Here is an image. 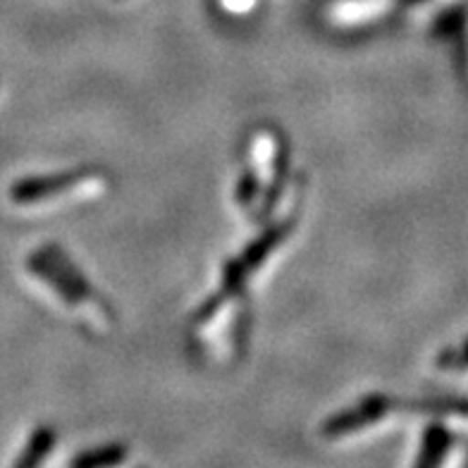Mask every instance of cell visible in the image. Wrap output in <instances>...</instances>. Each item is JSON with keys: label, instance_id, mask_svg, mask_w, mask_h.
Instances as JSON below:
<instances>
[{"label": "cell", "instance_id": "5b68a950", "mask_svg": "<svg viewBox=\"0 0 468 468\" xmlns=\"http://www.w3.org/2000/svg\"><path fill=\"white\" fill-rule=\"evenodd\" d=\"M124 454H127V450L124 447H103V450H93L89 452V454L80 456V459H74V463L77 466H111V463H117L122 462Z\"/></svg>", "mask_w": 468, "mask_h": 468}, {"label": "cell", "instance_id": "3957f363", "mask_svg": "<svg viewBox=\"0 0 468 468\" xmlns=\"http://www.w3.org/2000/svg\"><path fill=\"white\" fill-rule=\"evenodd\" d=\"M435 368L440 370V376L454 378V380H468V337L463 339L462 345L440 351Z\"/></svg>", "mask_w": 468, "mask_h": 468}, {"label": "cell", "instance_id": "7a4b0ae2", "mask_svg": "<svg viewBox=\"0 0 468 468\" xmlns=\"http://www.w3.org/2000/svg\"><path fill=\"white\" fill-rule=\"evenodd\" d=\"M108 186V179L99 170H84V173H65V175H46V177H29L19 179L17 185L10 189L15 204L19 206H37L50 204L53 198L62 197H81L93 198L103 194Z\"/></svg>", "mask_w": 468, "mask_h": 468}, {"label": "cell", "instance_id": "6da1fadb", "mask_svg": "<svg viewBox=\"0 0 468 468\" xmlns=\"http://www.w3.org/2000/svg\"><path fill=\"white\" fill-rule=\"evenodd\" d=\"M29 271L38 275L41 282H46L58 294L60 302L72 311H81L84 323L91 327H103L111 321V311L103 303L91 284L84 280L77 268L69 263L65 253H58L56 249H41L29 259Z\"/></svg>", "mask_w": 468, "mask_h": 468}, {"label": "cell", "instance_id": "277c9868", "mask_svg": "<svg viewBox=\"0 0 468 468\" xmlns=\"http://www.w3.org/2000/svg\"><path fill=\"white\" fill-rule=\"evenodd\" d=\"M53 444H56V432H53V428H37V432L31 435L27 450L15 462V466H37V463L44 462L46 456L53 452Z\"/></svg>", "mask_w": 468, "mask_h": 468}, {"label": "cell", "instance_id": "52a82bcc", "mask_svg": "<svg viewBox=\"0 0 468 468\" xmlns=\"http://www.w3.org/2000/svg\"><path fill=\"white\" fill-rule=\"evenodd\" d=\"M466 48H468V27H466Z\"/></svg>", "mask_w": 468, "mask_h": 468}, {"label": "cell", "instance_id": "8992f818", "mask_svg": "<svg viewBox=\"0 0 468 468\" xmlns=\"http://www.w3.org/2000/svg\"><path fill=\"white\" fill-rule=\"evenodd\" d=\"M259 0H220V5L228 10V13H249L251 7H256Z\"/></svg>", "mask_w": 468, "mask_h": 468}]
</instances>
